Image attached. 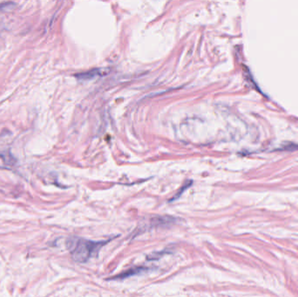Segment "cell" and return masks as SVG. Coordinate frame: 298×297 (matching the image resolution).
<instances>
[{"instance_id":"6da1fadb","label":"cell","mask_w":298,"mask_h":297,"mask_svg":"<svg viewBox=\"0 0 298 297\" xmlns=\"http://www.w3.org/2000/svg\"><path fill=\"white\" fill-rule=\"evenodd\" d=\"M112 239L95 242L80 237H70L66 241V248L72 255L73 261L85 263L97 255L103 247Z\"/></svg>"},{"instance_id":"7a4b0ae2","label":"cell","mask_w":298,"mask_h":297,"mask_svg":"<svg viewBox=\"0 0 298 297\" xmlns=\"http://www.w3.org/2000/svg\"><path fill=\"white\" fill-rule=\"evenodd\" d=\"M149 268H146V267H136V268H128L126 271L122 272L119 275H117L116 276H113V277L109 278L108 280L127 279L128 277L141 275L142 273H145V272L149 271Z\"/></svg>"},{"instance_id":"3957f363","label":"cell","mask_w":298,"mask_h":297,"mask_svg":"<svg viewBox=\"0 0 298 297\" xmlns=\"http://www.w3.org/2000/svg\"><path fill=\"white\" fill-rule=\"evenodd\" d=\"M99 70V69H94L91 70V71H88V72H86V73H78V74H75V77H76L78 80H92V79H94L95 77L100 75V72Z\"/></svg>"},{"instance_id":"277c9868","label":"cell","mask_w":298,"mask_h":297,"mask_svg":"<svg viewBox=\"0 0 298 297\" xmlns=\"http://www.w3.org/2000/svg\"><path fill=\"white\" fill-rule=\"evenodd\" d=\"M192 183H193V181H189L188 182H187V183H186V184H184V185L182 186V188L181 189V190H180V191H179V192L175 195V197L171 199V201H174V200H175V199H177L178 198H180L182 194H183V192L186 191L187 189H189L190 186H192Z\"/></svg>"}]
</instances>
